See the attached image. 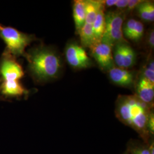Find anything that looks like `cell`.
Wrapping results in <instances>:
<instances>
[{"label":"cell","instance_id":"ba28073f","mask_svg":"<svg viewBox=\"0 0 154 154\" xmlns=\"http://www.w3.org/2000/svg\"><path fill=\"white\" fill-rule=\"evenodd\" d=\"M135 94L144 103L154 107V83L141 75L135 84Z\"/></svg>","mask_w":154,"mask_h":154},{"label":"cell","instance_id":"5b68a950","mask_svg":"<svg viewBox=\"0 0 154 154\" xmlns=\"http://www.w3.org/2000/svg\"><path fill=\"white\" fill-rule=\"evenodd\" d=\"M65 56L67 63L74 69H86L92 65V61L85 48L76 42L70 43L67 45Z\"/></svg>","mask_w":154,"mask_h":154},{"label":"cell","instance_id":"e0dca14e","mask_svg":"<svg viewBox=\"0 0 154 154\" xmlns=\"http://www.w3.org/2000/svg\"><path fill=\"white\" fill-rule=\"evenodd\" d=\"M143 33L144 25L142 22L137 21L135 28L134 29L129 39L131 40L132 41L138 42L143 37Z\"/></svg>","mask_w":154,"mask_h":154},{"label":"cell","instance_id":"30bf717a","mask_svg":"<svg viewBox=\"0 0 154 154\" xmlns=\"http://www.w3.org/2000/svg\"><path fill=\"white\" fill-rule=\"evenodd\" d=\"M105 32L122 30L123 17L119 12L109 11L105 15Z\"/></svg>","mask_w":154,"mask_h":154},{"label":"cell","instance_id":"277c9868","mask_svg":"<svg viewBox=\"0 0 154 154\" xmlns=\"http://www.w3.org/2000/svg\"><path fill=\"white\" fill-rule=\"evenodd\" d=\"M0 38L6 44L5 50L16 58L25 57L26 48L36 39L34 35L23 33L15 28L5 26L1 23Z\"/></svg>","mask_w":154,"mask_h":154},{"label":"cell","instance_id":"cb8c5ba5","mask_svg":"<svg viewBox=\"0 0 154 154\" xmlns=\"http://www.w3.org/2000/svg\"><path fill=\"white\" fill-rule=\"evenodd\" d=\"M117 1H118V0H105V1H102L105 8V7L110 8L111 6L116 5Z\"/></svg>","mask_w":154,"mask_h":154},{"label":"cell","instance_id":"7c38bea8","mask_svg":"<svg viewBox=\"0 0 154 154\" xmlns=\"http://www.w3.org/2000/svg\"><path fill=\"white\" fill-rule=\"evenodd\" d=\"M102 1L97 0H87L85 1V11L86 20L85 23L92 25L99 11L104 8Z\"/></svg>","mask_w":154,"mask_h":154},{"label":"cell","instance_id":"4fadbf2b","mask_svg":"<svg viewBox=\"0 0 154 154\" xmlns=\"http://www.w3.org/2000/svg\"><path fill=\"white\" fill-rule=\"evenodd\" d=\"M105 8L100 10L96 17L92 28L95 44L101 42L105 30ZM94 44V45H95Z\"/></svg>","mask_w":154,"mask_h":154},{"label":"cell","instance_id":"7a4b0ae2","mask_svg":"<svg viewBox=\"0 0 154 154\" xmlns=\"http://www.w3.org/2000/svg\"><path fill=\"white\" fill-rule=\"evenodd\" d=\"M24 57L28 61V72L37 83L49 82L61 74L62 62L53 48L40 45L29 50Z\"/></svg>","mask_w":154,"mask_h":154},{"label":"cell","instance_id":"9a60e30c","mask_svg":"<svg viewBox=\"0 0 154 154\" xmlns=\"http://www.w3.org/2000/svg\"><path fill=\"white\" fill-rule=\"evenodd\" d=\"M79 34L81 46L83 48H91L95 44L92 25L85 23L78 33Z\"/></svg>","mask_w":154,"mask_h":154},{"label":"cell","instance_id":"5bb4252c","mask_svg":"<svg viewBox=\"0 0 154 154\" xmlns=\"http://www.w3.org/2000/svg\"><path fill=\"white\" fill-rule=\"evenodd\" d=\"M138 16L147 22H153L154 20V4L153 1H143L135 8Z\"/></svg>","mask_w":154,"mask_h":154},{"label":"cell","instance_id":"44dd1931","mask_svg":"<svg viewBox=\"0 0 154 154\" xmlns=\"http://www.w3.org/2000/svg\"><path fill=\"white\" fill-rule=\"evenodd\" d=\"M143 1L142 0H129L126 9L128 11H132L135 9Z\"/></svg>","mask_w":154,"mask_h":154},{"label":"cell","instance_id":"9c48e42d","mask_svg":"<svg viewBox=\"0 0 154 154\" xmlns=\"http://www.w3.org/2000/svg\"><path fill=\"white\" fill-rule=\"evenodd\" d=\"M108 72L111 81L117 85L130 87L134 82V74L127 69L114 67Z\"/></svg>","mask_w":154,"mask_h":154},{"label":"cell","instance_id":"d4e9b609","mask_svg":"<svg viewBox=\"0 0 154 154\" xmlns=\"http://www.w3.org/2000/svg\"><path fill=\"white\" fill-rule=\"evenodd\" d=\"M129 154V153H128V151H127L126 150V151H125V152L123 154Z\"/></svg>","mask_w":154,"mask_h":154},{"label":"cell","instance_id":"484cf974","mask_svg":"<svg viewBox=\"0 0 154 154\" xmlns=\"http://www.w3.org/2000/svg\"><path fill=\"white\" fill-rule=\"evenodd\" d=\"M1 100H1V98H0V101H1Z\"/></svg>","mask_w":154,"mask_h":154},{"label":"cell","instance_id":"8992f818","mask_svg":"<svg viewBox=\"0 0 154 154\" xmlns=\"http://www.w3.org/2000/svg\"><path fill=\"white\" fill-rule=\"evenodd\" d=\"M114 63L119 68L128 69L136 62L137 54L127 42L118 43L112 47Z\"/></svg>","mask_w":154,"mask_h":154},{"label":"cell","instance_id":"ffe728a7","mask_svg":"<svg viewBox=\"0 0 154 154\" xmlns=\"http://www.w3.org/2000/svg\"><path fill=\"white\" fill-rule=\"evenodd\" d=\"M147 129L149 134L151 137H154V112L152 111L149 116L147 123Z\"/></svg>","mask_w":154,"mask_h":154},{"label":"cell","instance_id":"2e32d148","mask_svg":"<svg viewBox=\"0 0 154 154\" xmlns=\"http://www.w3.org/2000/svg\"><path fill=\"white\" fill-rule=\"evenodd\" d=\"M129 154H150L147 143L137 140H130L127 145Z\"/></svg>","mask_w":154,"mask_h":154},{"label":"cell","instance_id":"d6986e66","mask_svg":"<svg viewBox=\"0 0 154 154\" xmlns=\"http://www.w3.org/2000/svg\"><path fill=\"white\" fill-rule=\"evenodd\" d=\"M137 20L135 19H130L125 23L123 28H122V31L123 35H125L127 38H130L131 35L135 28Z\"/></svg>","mask_w":154,"mask_h":154},{"label":"cell","instance_id":"7402d4cb","mask_svg":"<svg viewBox=\"0 0 154 154\" xmlns=\"http://www.w3.org/2000/svg\"><path fill=\"white\" fill-rule=\"evenodd\" d=\"M129 0H118L115 6L119 9H123L126 8Z\"/></svg>","mask_w":154,"mask_h":154},{"label":"cell","instance_id":"3957f363","mask_svg":"<svg viewBox=\"0 0 154 154\" xmlns=\"http://www.w3.org/2000/svg\"><path fill=\"white\" fill-rule=\"evenodd\" d=\"M24 76L22 66L16 58L4 50L0 58V98L19 99L26 97L29 91L20 82Z\"/></svg>","mask_w":154,"mask_h":154},{"label":"cell","instance_id":"52a82bcc","mask_svg":"<svg viewBox=\"0 0 154 154\" xmlns=\"http://www.w3.org/2000/svg\"><path fill=\"white\" fill-rule=\"evenodd\" d=\"M90 49L93 57L102 70L109 71L115 67L112 48L110 45L100 42L94 45Z\"/></svg>","mask_w":154,"mask_h":154},{"label":"cell","instance_id":"6da1fadb","mask_svg":"<svg viewBox=\"0 0 154 154\" xmlns=\"http://www.w3.org/2000/svg\"><path fill=\"white\" fill-rule=\"evenodd\" d=\"M152 107L144 103L135 95H119L116 100V118L138 133L143 142L148 143L151 137L147 129Z\"/></svg>","mask_w":154,"mask_h":154},{"label":"cell","instance_id":"8fae6325","mask_svg":"<svg viewBox=\"0 0 154 154\" xmlns=\"http://www.w3.org/2000/svg\"><path fill=\"white\" fill-rule=\"evenodd\" d=\"M73 18L75 23L76 30L79 33L85 23L86 11L85 1L75 0L73 5Z\"/></svg>","mask_w":154,"mask_h":154},{"label":"cell","instance_id":"603a6c76","mask_svg":"<svg viewBox=\"0 0 154 154\" xmlns=\"http://www.w3.org/2000/svg\"><path fill=\"white\" fill-rule=\"evenodd\" d=\"M148 44L151 49H154V30H150L148 36Z\"/></svg>","mask_w":154,"mask_h":154},{"label":"cell","instance_id":"ac0fdd59","mask_svg":"<svg viewBox=\"0 0 154 154\" xmlns=\"http://www.w3.org/2000/svg\"><path fill=\"white\" fill-rule=\"evenodd\" d=\"M143 76L147 78L149 81L154 83V62L152 60L143 69Z\"/></svg>","mask_w":154,"mask_h":154}]
</instances>
